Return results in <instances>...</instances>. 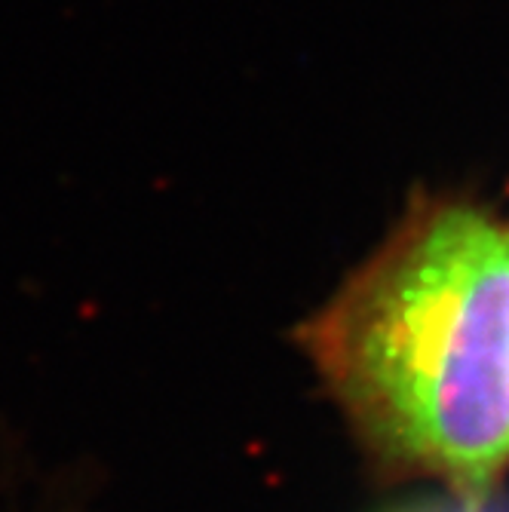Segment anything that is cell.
I'll use <instances>...</instances> for the list:
<instances>
[{"label": "cell", "mask_w": 509, "mask_h": 512, "mask_svg": "<svg viewBox=\"0 0 509 512\" xmlns=\"http://www.w3.org/2000/svg\"><path fill=\"white\" fill-rule=\"evenodd\" d=\"M470 509H476V506H470V503H464V512H470Z\"/></svg>", "instance_id": "obj_2"}, {"label": "cell", "mask_w": 509, "mask_h": 512, "mask_svg": "<svg viewBox=\"0 0 509 512\" xmlns=\"http://www.w3.org/2000/svg\"><path fill=\"white\" fill-rule=\"evenodd\" d=\"M304 347L387 467L482 506L509 467V227L436 200L304 325Z\"/></svg>", "instance_id": "obj_1"}]
</instances>
